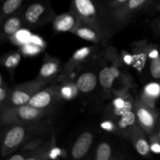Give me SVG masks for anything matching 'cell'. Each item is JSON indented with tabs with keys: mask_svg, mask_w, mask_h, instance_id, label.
Listing matches in <instances>:
<instances>
[{
	"mask_svg": "<svg viewBox=\"0 0 160 160\" xmlns=\"http://www.w3.org/2000/svg\"><path fill=\"white\" fill-rule=\"evenodd\" d=\"M52 133H54V126L52 117L36 123L6 126L2 137V157L7 158L11 156L34 138L49 135Z\"/></svg>",
	"mask_w": 160,
	"mask_h": 160,
	"instance_id": "obj_1",
	"label": "cell"
},
{
	"mask_svg": "<svg viewBox=\"0 0 160 160\" xmlns=\"http://www.w3.org/2000/svg\"><path fill=\"white\" fill-rule=\"evenodd\" d=\"M70 9L80 21L96 29L107 40L114 34L109 9L101 0H71Z\"/></svg>",
	"mask_w": 160,
	"mask_h": 160,
	"instance_id": "obj_2",
	"label": "cell"
},
{
	"mask_svg": "<svg viewBox=\"0 0 160 160\" xmlns=\"http://www.w3.org/2000/svg\"><path fill=\"white\" fill-rule=\"evenodd\" d=\"M55 110L38 109L29 104L11 106L0 109V122L2 127L36 123L51 118Z\"/></svg>",
	"mask_w": 160,
	"mask_h": 160,
	"instance_id": "obj_3",
	"label": "cell"
},
{
	"mask_svg": "<svg viewBox=\"0 0 160 160\" xmlns=\"http://www.w3.org/2000/svg\"><path fill=\"white\" fill-rule=\"evenodd\" d=\"M20 11L24 27L29 29L52 22L56 17L51 0H25Z\"/></svg>",
	"mask_w": 160,
	"mask_h": 160,
	"instance_id": "obj_4",
	"label": "cell"
},
{
	"mask_svg": "<svg viewBox=\"0 0 160 160\" xmlns=\"http://www.w3.org/2000/svg\"><path fill=\"white\" fill-rule=\"evenodd\" d=\"M47 82L35 78L32 81L16 85L10 89L9 96L6 101L4 106L0 108L2 109L4 108L11 107V106H21V105L28 104L30 100L38 92L48 85Z\"/></svg>",
	"mask_w": 160,
	"mask_h": 160,
	"instance_id": "obj_5",
	"label": "cell"
},
{
	"mask_svg": "<svg viewBox=\"0 0 160 160\" xmlns=\"http://www.w3.org/2000/svg\"><path fill=\"white\" fill-rule=\"evenodd\" d=\"M99 46L100 45L95 44L92 46H84L76 50L68 61L64 64L58 80L70 78V77L74 75L75 72L78 71L83 66L91 60H93L98 53Z\"/></svg>",
	"mask_w": 160,
	"mask_h": 160,
	"instance_id": "obj_6",
	"label": "cell"
},
{
	"mask_svg": "<svg viewBox=\"0 0 160 160\" xmlns=\"http://www.w3.org/2000/svg\"><path fill=\"white\" fill-rule=\"evenodd\" d=\"M152 0H128L123 6L111 12L113 33L124 28L134 15L146 7Z\"/></svg>",
	"mask_w": 160,
	"mask_h": 160,
	"instance_id": "obj_7",
	"label": "cell"
},
{
	"mask_svg": "<svg viewBox=\"0 0 160 160\" xmlns=\"http://www.w3.org/2000/svg\"><path fill=\"white\" fill-rule=\"evenodd\" d=\"M134 111L138 123L145 131L147 135L150 136L153 134L158 120V115L155 107L145 102L139 95L134 99Z\"/></svg>",
	"mask_w": 160,
	"mask_h": 160,
	"instance_id": "obj_8",
	"label": "cell"
},
{
	"mask_svg": "<svg viewBox=\"0 0 160 160\" xmlns=\"http://www.w3.org/2000/svg\"><path fill=\"white\" fill-rule=\"evenodd\" d=\"M62 100L59 84L52 83L38 92L28 104L42 109H56Z\"/></svg>",
	"mask_w": 160,
	"mask_h": 160,
	"instance_id": "obj_9",
	"label": "cell"
},
{
	"mask_svg": "<svg viewBox=\"0 0 160 160\" xmlns=\"http://www.w3.org/2000/svg\"><path fill=\"white\" fill-rule=\"evenodd\" d=\"M121 75L122 72L118 61H114L110 63L104 62L101 67H99L98 70L100 85L106 92H111L117 80L121 78Z\"/></svg>",
	"mask_w": 160,
	"mask_h": 160,
	"instance_id": "obj_10",
	"label": "cell"
},
{
	"mask_svg": "<svg viewBox=\"0 0 160 160\" xmlns=\"http://www.w3.org/2000/svg\"><path fill=\"white\" fill-rule=\"evenodd\" d=\"M62 69L61 62L58 58L45 53L37 78L49 84H52L58 80Z\"/></svg>",
	"mask_w": 160,
	"mask_h": 160,
	"instance_id": "obj_11",
	"label": "cell"
},
{
	"mask_svg": "<svg viewBox=\"0 0 160 160\" xmlns=\"http://www.w3.org/2000/svg\"><path fill=\"white\" fill-rule=\"evenodd\" d=\"M73 81L76 83L80 92L83 94L92 93L97 88L98 80V71L96 69L82 68V71L78 74Z\"/></svg>",
	"mask_w": 160,
	"mask_h": 160,
	"instance_id": "obj_12",
	"label": "cell"
},
{
	"mask_svg": "<svg viewBox=\"0 0 160 160\" xmlns=\"http://www.w3.org/2000/svg\"><path fill=\"white\" fill-rule=\"evenodd\" d=\"M134 100L132 96L124 90H120L116 92L115 98H112L111 102L110 115L112 116L113 120L124 113L128 110L134 109Z\"/></svg>",
	"mask_w": 160,
	"mask_h": 160,
	"instance_id": "obj_13",
	"label": "cell"
},
{
	"mask_svg": "<svg viewBox=\"0 0 160 160\" xmlns=\"http://www.w3.org/2000/svg\"><path fill=\"white\" fill-rule=\"evenodd\" d=\"M94 138L95 135L92 131H86L81 133L71 147L70 156L72 159H81L85 157L92 148Z\"/></svg>",
	"mask_w": 160,
	"mask_h": 160,
	"instance_id": "obj_14",
	"label": "cell"
},
{
	"mask_svg": "<svg viewBox=\"0 0 160 160\" xmlns=\"http://www.w3.org/2000/svg\"><path fill=\"white\" fill-rule=\"evenodd\" d=\"M78 16L71 10L63 13L56 15L52 20V28L57 33L70 32L71 33L80 23Z\"/></svg>",
	"mask_w": 160,
	"mask_h": 160,
	"instance_id": "obj_15",
	"label": "cell"
},
{
	"mask_svg": "<svg viewBox=\"0 0 160 160\" xmlns=\"http://www.w3.org/2000/svg\"><path fill=\"white\" fill-rule=\"evenodd\" d=\"M1 26L0 39L2 42L9 40L17 31L24 27L20 9L18 12L6 17L1 23Z\"/></svg>",
	"mask_w": 160,
	"mask_h": 160,
	"instance_id": "obj_16",
	"label": "cell"
},
{
	"mask_svg": "<svg viewBox=\"0 0 160 160\" xmlns=\"http://www.w3.org/2000/svg\"><path fill=\"white\" fill-rule=\"evenodd\" d=\"M146 134L145 131L138 123L133 129L130 137V140L132 142L134 149L143 157H148L152 152L150 149V142L147 138Z\"/></svg>",
	"mask_w": 160,
	"mask_h": 160,
	"instance_id": "obj_17",
	"label": "cell"
},
{
	"mask_svg": "<svg viewBox=\"0 0 160 160\" xmlns=\"http://www.w3.org/2000/svg\"><path fill=\"white\" fill-rule=\"evenodd\" d=\"M71 33L83 40L92 42L95 45H104L107 42V39L96 29L83 22H80L78 27Z\"/></svg>",
	"mask_w": 160,
	"mask_h": 160,
	"instance_id": "obj_18",
	"label": "cell"
},
{
	"mask_svg": "<svg viewBox=\"0 0 160 160\" xmlns=\"http://www.w3.org/2000/svg\"><path fill=\"white\" fill-rule=\"evenodd\" d=\"M114 121L117 124L119 134L123 135L126 138L130 139L131 132L138 123L134 109L127 111L122 115L119 116L114 120Z\"/></svg>",
	"mask_w": 160,
	"mask_h": 160,
	"instance_id": "obj_19",
	"label": "cell"
},
{
	"mask_svg": "<svg viewBox=\"0 0 160 160\" xmlns=\"http://www.w3.org/2000/svg\"><path fill=\"white\" fill-rule=\"evenodd\" d=\"M56 145L55 133L49 139L46 141L38 149L27 155L26 160H46L49 159V152L52 148Z\"/></svg>",
	"mask_w": 160,
	"mask_h": 160,
	"instance_id": "obj_20",
	"label": "cell"
},
{
	"mask_svg": "<svg viewBox=\"0 0 160 160\" xmlns=\"http://www.w3.org/2000/svg\"><path fill=\"white\" fill-rule=\"evenodd\" d=\"M117 153L114 151L112 145L109 142L104 141L98 144L94 151L92 159L95 160H112L120 159L119 156H117Z\"/></svg>",
	"mask_w": 160,
	"mask_h": 160,
	"instance_id": "obj_21",
	"label": "cell"
},
{
	"mask_svg": "<svg viewBox=\"0 0 160 160\" xmlns=\"http://www.w3.org/2000/svg\"><path fill=\"white\" fill-rule=\"evenodd\" d=\"M58 81H59V91L62 100H72L76 98L80 92L73 80L63 78Z\"/></svg>",
	"mask_w": 160,
	"mask_h": 160,
	"instance_id": "obj_22",
	"label": "cell"
},
{
	"mask_svg": "<svg viewBox=\"0 0 160 160\" xmlns=\"http://www.w3.org/2000/svg\"><path fill=\"white\" fill-rule=\"evenodd\" d=\"M140 96L145 102L155 107V104L160 96V84L157 82L148 83L145 85Z\"/></svg>",
	"mask_w": 160,
	"mask_h": 160,
	"instance_id": "obj_23",
	"label": "cell"
},
{
	"mask_svg": "<svg viewBox=\"0 0 160 160\" xmlns=\"http://www.w3.org/2000/svg\"><path fill=\"white\" fill-rule=\"evenodd\" d=\"M25 0H2L0 14V23L6 17L18 12L23 6Z\"/></svg>",
	"mask_w": 160,
	"mask_h": 160,
	"instance_id": "obj_24",
	"label": "cell"
},
{
	"mask_svg": "<svg viewBox=\"0 0 160 160\" xmlns=\"http://www.w3.org/2000/svg\"><path fill=\"white\" fill-rule=\"evenodd\" d=\"M32 33L30 31L29 28L23 27L20 28L19 31H17L12 37L10 38L9 41L12 42L13 45H17L19 47H21L22 45H25L31 40Z\"/></svg>",
	"mask_w": 160,
	"mask_h": 160,
	"instance_id": "obj_25",
	"label": "cell"
},
{
	"mask_svg": "<svg viewBox=\"0 0 160 160\" xmlns=\"http://www.w3.org/2000/svg\"><path fill=\"white\" fill-rule=\"evenodd\" d=\"M149 46L145 45L144 42L141 44H137V47L134 50V64L137 67H142L143 64L148 57V51Z\"/></svg>",
	"mask_w": 160,
	"mask_h": 160,
	"instance_id": "obj_26",
	"label": "cell"
},
{
	"mask_svg": "<svg viewBox=\"0 0 160 160\" xmlns=\"http://www.w3.org/2000/svg\"><path fill=\"white\" fill-rule=\"evenodd\" d=\"M20 62V53L19 52H12L6 53L1 59L2 64L9 71H13L14 69L18 66Z\"/></svg>",
	"mask_w": 160,
	"mask_h": 160,
	"instance_id": "obj_27",
	"label": "cell"
},
{
	"mask_svg": "<svg viewBox=\"0 0 160 160\" xmlns=\"http://www.w3.org/2000/svg\"><path fill=\"white\" fill-rule=\"evenodd\" d=\"M20 48V52L25 56H34L40 54L44 50L43 48L38 46L33 42H28L25 45H22Z\"/></svg>",
	"mask_w": 160,
	"mask_h": 160,
	"instance_id": "obj_28",
	"label": "cell"
},
{
	"mask_svg": "<svg viewBox=\"0 0 160 160\" xmlns=\"http://www.w3.org/2000/svg\"><path fill=\"white\" fill-rule=\"evenodd\" d=\"M9 93H10V88H8L6 83H5L2 75H1V83H0V108L3 107L4 105L6 104V101H7L8 98L9 96Z\"/></svg>",
	"mask_w": 160,
	"mask_h": 160,
	"instance_id": "obj_29",
	"label": "cell"
},
{
	"mask_svg": "<svg viewBox=\"0 0 160 160\" xmlns=\"http://www.w3.org/2000/svg\"><path fill=\"white\" fill-rule=\"evenodd\" d=\"M150 73L155 79H160V56L150 59Z\"/></svg>",
	"mask_w": 160,
	"mask_h": 160,
	"instance_id": "obj_30",
	"label": "cell"
},
{
	"mask_svg": "<svg viewBox=\"0 0 160 160\" xmlns=\"http://www.w3.org/2000/svg\"><path fill=\"white\" fill-rule=\"evenodd\" d=\"M149 142L152 152L155 154H160V140L157 134H155L154 133L152 134L149 136Z\"/></svg>",
	"mask_w": 160,
	"mask_h": 160,
	"instance_id": "obj_31",
	"label": "cell"
},
{
	"mask_svg": "<svg viewBox=\"0 0 160 160\" xmlns=\"http://www.w3.org/2000/svg\"><path fill=\"white\" fill-rule=\"evenodd\" d=\"M128 1V0H107L106 6L109 9V13L111 14V12L123 6Z\"/></svg>",
	"mask_w": 160,
	"mask_h": 160,
	"instance_id": "obj_32",
	"label": "cell"
},
{
	"mask_svg": "<svg viewBox=\"0 0 160 160\" xmlns=\"http://www.w3.org/2000/svg\"><path fill=\"white\" fill-rule=\"evenodd\" d=\"M101 128H102L104 131H108V132L111 133H118V129H117V124H116L115 121L112 120H105L101 123Z\"/></svg>",
	"mask_w": 160,
	"mask_h": 160,
	"instance_id": "obj_33",
	"label": "cell"
},
{
	"mask_svg": "<svg viewBox=\"0 0 160 160\" xmlns=\"http://www.w3.org/2000/svg\"><path fill=\"white\" fill-rule=\"evenodd\" d=\"M59 157H66V153L64 152L63 150L60 149L59 147L55 145L49 152V159H56Z\"/></svg>",
	"mask_w": 160,
	"mask_h": 160,
	"instance_id": "obj_34",
	"label": "cell"
},
{
	"mask_svg": "<svg viewBox=\"0 0 160 160\" xmlns=\"http://www.w3.org/2000/svg\"><path fill=\"white\" fill-rule=\"evenodd\" d=\"M30 42H33V43H34V44H36L37 45H38V46L42 47V48H45V40H44V39L42 38L41 36H39L38 34H32Z\"/></svg>",
	"mask_w": 160,
	"mask_h": 160,
	"instance_id": "obj_35",
	"label": "cell"
},
{
	"mask_svg": "<svg viewBox=\"0 0 160 160\" xmlns=\"http://www.w3.org/2000/svg\"><path fill=\"white\" fill-rule=\"evenodd\" d=\"M7 159L9 160H25V156L22 152H19L18 153H15L13 155L8 156Z\"/></svg>",
	"mask_w": 160,
	"mask_h": 160,
	"instance_id": "obj_36",
	"label": "cell"
},
{
	"mask_svg": "<svg viewBox=\"0 0 160 160\" xmlns=\"http://www.w3.org/2000/svg\"><path fill=\"white\" fill-rule=\"evenodd\" d=\"M154 30L157 31V32H160V20L157 22V23H155Z\"/></svg>",
	"mask_w": 160,
	"mask_h": 160,
	"instance_id": "obj_37",
	"label": "cell"
},
{
	"mask_svg": "<svg viewBox=\"0 0 160 160\" xmlns=\"http://www.w3.org/2000/svg\"><path fill=\"white\" fill-rule=\"evenodd\" d=\"M157 136H158V138H159V140H160V128H159V131H158V132H157Z\"/></svg>",
	"mask_w": 160,
	"mask_h": 160,
	"instance_id": "obj_38",
	"label": "cell"
},
{
	"mask_svg": "<svg viewBox=\"0 0 160 160\" xmlns=\"http://www.w3.org/2000/svg\"><path fill=\"white\" fill-rule=\"evenodd\" d=\"M157 9L159 11H160V1H159V4H158V6H157Z\"/></svg>",
	"mask_w": 160,
	"mask_h": 160,
	"instance_id": "obj_39",
	"label": "cell"
}]
</instances>
